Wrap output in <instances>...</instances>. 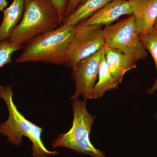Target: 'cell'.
Wrapping results in <instances>:
<instances>
[{
    "label": "cell",
    "mask_w": 157,
    "mask_h": 157,
    "mask_svg": "<svg viewBox=\"0 0 157 157\" xmlns=\"http://www.w3.org/2000/svg\"><path fill=\"white\" fill-rule=\"evenodd\" d=\"M12 86L0 85V99H2L9 110L6 121L0 124V134L6 136L9 143L19 147L22 143V137H28L32 143L33 157H51L59 154L48 150L41 138L42 129L27 119L18 111L13 100Z\"/></svg>",
    "instance_id": "obj_1"
},
{
    "label": "cell",
    "mask_w": 157,
    "mask_h": 157,
    "mask_svg": "<svg viewBox=\"0 0 157 157\" xmlns=\"http://www.w3.org/2000/svg\"><path fill=\"white\" fill-rule=\"evenodd\" d=\"M62 25L58 12L50 0H24L22 18L8 40L23 48L30 40Z\"/></svg>",
    "instance_id": "obj_2"
},
{
    "label": "cell",
    "mask_w": 157,
    "mask_h": 157,
    "mask_svg": "<svg viewBox=\"0 0 157 157\" xmlns=\"http://www.w3.org/2000/svg\"><path fill=\"white\" fill-rule=\"evenodd\" d=\"M74 31V27L62 25L54 30L35 37L25 45L15 63L40 62L64 64Z\"/></svg>",
    "instance_id": "obj_3"
},
{
    "label": "cell",
    "mask_w": 157,
    "mask_h": 157,
    "mask_svg": "<svg viewBox=\"0 0 157 157\" xmlns=\"http://www.w3.org/2000/svg\"><path fill=\"white\" fill-rule=\"evenodd\" d=\"M73 124L67 133L59 134L52 142L53 148L63 147L93 157H107L103 152L96 148L91 142L90 135L96 117L90 114L86 101L74 100L72 104Z\"/></svg>",
    "instance_id": "obj_4"
},
{
    "label": "cell",
    "mask_w": 157,
    "mask_h": 157,
    "mask_svg": "<svg viewBox=\"0 0 157 157\" xmlns=\"http://www.w3.org/2000/svg\"><path fill=\"white\" fill-rule=\"evenodd\" d=\"M101 33L105 45L119 50L135 63L144 59L148 55L140 41L133 14L114 24L104 27Z\"/></svg>",
    "instance_id": "obj_5"
},
{
    "label": "cell",
    "mask_w": 157,
    "mask_h": 157,
    "mask_svg": "<svg viewBox=\"0 0 157 157\" xmlns=\"http://www.w3.org/2000/svg\"><path fill=\"white\" fill-rule=\"evenodd\" d=\"M103 26L85 25L74 27L73 38L68 47L65 64L72 69L79 61L98 52L105 46L101 33Z\"/></svg>",
    "instance_id": "obj_6"
},
{
    "label": "cell",
    "mask_w": 157,
    "mask_h": 157,
    "mask_svg": "<svg viewBox=\"0 0 157 157\" xmlns=\"http://www.w3.org/2000/svg\"><path fill=\"white\" fill-rule=\"evenodd\" d=\"M104 52L103 47L96 53L79 61L72 68L75 91L71 97V101L77 100L80 96L85 101L90 99L98 78L100 62Z\"/></svg>",
    "instance_id": "obj_7"
},
{
    "label": "cell",
    "mask_w": 157,
    "mask_h": 157,
    "mask_svg": "<svg viewBox=\"0 0 157 157\" xmlns=\"http://www.w3.org/2000/svg\"><path fill=\"white\" fill-rule=\"evenodd\" d=\"M139 36L151 33L157 18V0H128Z\"/></svg>",
    "instance_id": "obj_8"
},
{
    "label": "cell",
    "mask_w": 157,
    "mask_h": 157,
    "mask_svg": "<svg viewBox=\"0 0 157 157\" xmlns=\"http://www.w3.org/2000/svg\"><path fill=\"white\" fill-rule=\"evenodd\" d=\"M132 9L127 0H112L80 23L85 25L108 26L124 15H132Z\"/></svg>",
    "instance_id": "obj_9"
},
{
    "label": "cell",
    "mask_w": 157,
    "mask_h": 157,
    "mask_svg": "<svg viewBox=\"0 0 157 157\" xmlns=\"http://www.w3.org/2000/svg\"><path fill=\"white\" fill-rule=\"evenodd\" d=\"M104 48V56L109 71L112 76L121 84L125 73L137 68L136 63L117 49L110 48L106 45Z\"/></svg>",
    "instance_id": "obj_10"
},
{
    "label": "cell",
    "mask_w": 157,
    "mask_h": 157,
    "mask_svg": "<svg viewBox=\"0 0 157 157\" xmlns=\"http://www.w3.org/2000/svg\"><path fill=\"white\" fill-rule=\"evenodd\" d=\"M24 9V0H13L3 11L4 16L0 25V42L8 40L11 32L20 22Z\"/></svg>",
    "instance_id": "obj_11"
},
{
    "label": "cell",
    "mask_w": 157,
    "mask_h": 157,
    "mask_svg": "<svg viewBox=\"0 0 157 157\" xmlns=\"http://www.w3.org/2000/svg\"><path fill=\"white\" fill-rule=\"evenodd\" d=\"M112 0H84L68 17L62 25L75 27L89 18L93 14Z\"/></svg>",
    "instance_id": "obj_12"
},
{
    "label": "cell",
    "mask_w": 157,
    "mask_h": 157,
    "mask_svg": "<svg viewBox=\"0 0 157 157\" xmlns=\"http://www.w3.org/2000/svg\"><path fill=\"white\" fill-rule=\"evenodd\" d=\"M119 84L109 71L104 52L100 62L98 82L94 87L90 99L96 100L102 98L107 92L117 89Z\"/></svg>",
    "instance_id": "obj_13"
},
{
    "label": "cell",
    "mask_w": 157,
    "mask_h": 157,
    "mask_svg": "<svg viewBox=\"0 0 157 157\" xmlns=\"http://www.w3.org/2000/svg\"><path fill=\"white\" fill-rule=\"evenodd\" d=\"M139 37L146 50L151 54L156 69L157 75L155 80L151 87L147 91V94L151 95L157 90V34L151 33L139 36Z\"/></svg>",
    "instance_id": "obj_14"
},
{
    "label": "cell",
    "mask_w": 157,
    "mask_h": 157,
    "mask_svg": "<svg viewBox=\"0 0 157 157\" xmlns=\"http://www.w3.org/2000/svg\"><path fill=\"white\" fill-rule=\"evenodd\" d=\"M22 48L13 45L8 40L0 42V68L11 63L12 54Z\"/></svg>",
    "instance_id": "obj_15"
},
{
    "label": "cell",
    "mask_w": 157,
    "mask_h": 157,
    "mask_svg": "<svg viewBox=\"0 0 157 157\" xmlns=\"http://www.w3.org/2000/svg\"><path fill=\"white\" fill-rule=\"evenodd\" d=\"M56 8L63 24L70 0H50Z\"/></svg>",
    "instance_id": "obj_16"
},
{
    "label": "cell",
    "mask_w": 157,
    "mask_h": 157,
    "mask_svg": "<svg viewBox=\"0 0 157 157\" xmlns=\"http://www.w3.org/2000/svg\"><path fill=\"white\" fill-rule=\"evenodd\" d=\"M83 1L84 0H70L65 13L64 19L72 14L77 8V6L81 4Z\"/></svg>",
    "instance_id": "obj_17"
},
{
    "label": "cell",
    "mask_w": 157,
    "mask_h": 157,
    "mask_svg": "<svg viewBox=\"0 0 157 157\" xmlns=\"http://www.w3.org/2000/svg\"><path fill=\"white\" fill-rule=\"evenodd\" d=\"M8 0H0V11H3L8 5Z\"/></svg>",
    "instance_id": "obj_18"
},
{
    "label": "cell",
    "mask_w": 157,
    "mask_h": 157,
    "mask_svg": "<svg viewBox=\"0 0 157 157\" xmlns=\"http://www.w3.org/2000/svg\"><path fill=\"white\" fill-rule=\"evenodd\" d=\"M152 33L157 34V19L155 21Z\"/></svg>",
    "instance_id": "obj_19"
},
{
    "label": "cell",
    "mask_w": 157,
    "mask_h": 157,
    "mask_svg": "<svg viewBox=\"0 0 157 157\" xmlns=\"http://www.w3.org/2000/svg\"><path fill=\"white\" fill-rule=\"evenodd\" d=\"M155 117L156 118V119H157V111L156 112V113L155 114Z\"/></svg>",
    "instance_id": "obj_20"
},
{
    "label": "cell",
    "mask_w": 157,
    "mask_h": 157,
    "mask_svg": "<svg viewBox=\"0 0 157 157\" xmlns=\"http://www.w3.org/2000/svg\"><path fill=\"white\" fill-rule=\"evenodd\" d=\"M127 1H128V0H127Z\"/></svg>",
    "instance_id": "obj_21"
}]
</instances>
